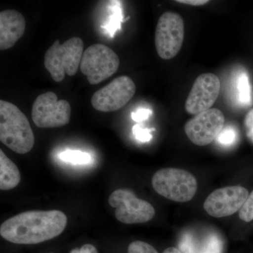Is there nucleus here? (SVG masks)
I'll return each mask as SVG.
<instances>
[{
    "label": "nucleus",
    "instance_id": "obj_13",
    "mask_svg": "<svg viewBox=\"0 0 253 253\" xmlns=\"http://www.w3.org/2000/svg\"><path fill=\"white\" fill-rule=\"evenodd\" d=\"M26 19L21 13L6 9L0 13V49L7 50L14 46L23 36Z\"/></svg>",
    "mask_w": 253,
    "mask_h": 253
},
{
    "label": "nucleus",
    "instance_id": "obj_27",
    "mask_svg": "<svg viewBox=\"0 0 253 253\" xmlns=\"http://www.w3.org/2000/svg\"><path fill=\"white\" fill-rule=\"evenodd\" d=\"M176 1L180 4H189L191 6H202L209 2L208 0H176Z\"/></svg>",
    "mask_w": 253,
    "mask_h": 253
},
{
    "label": "nucleus",
    "instance_id": "obj_20",
    "mask_svg": "<svg viewBox=\"0 0 253 253\" xmlns=\"http://www.w3.org/2000/svg\"><path fill=\"white\" fill-rule=\"evenodd\" d=\"M198 247L199 246L191 234H184L179 244V250L181 253H196Z\"/></svg>",
    "mask_w": 253,
    "mask_h": 253
},
{
    "label": "nucleus",
    "instance_id": "obj_5",
    "mask_svg": "<svg viewBox=\"0 0 253 253\" xmlns=\"http://www.w3.org/2000/svg\"><path fill=\"white\" fill-rule=\"evenodd\" d=\"M119 66V57L112 49L103 44H94L83 53L80 67L89 84H96L115 74Z\"/></svg>",
    "mask_w": 253,
    "mask_h": 253
},
{
    "label": "nucleus",
    "instance_id": "obj_19",
    "mask_svg": "<svg viewBox=\"0 0 253 253\" xmlns=\"http://www.w3.org/2000/svg\"><path fill=\"white\" fill-rule=\"evenodd\" d=\"M237 133L235 128L231 126H226L223 128L220 134L217 137L218 144L224 146H231L235 143Z\"/></svg>",
    "mask_w": 253,
    "mask_h": 253
},
{
    "label": "nucleus",
    "instance_id": "obj_23",
    "mask_svg": "<svg viewBox=\"0 0 253 253\" xmlns=\"http://www.w3.org/2000/svg\"><path fill=\"white\" fill-rule=\"evenodd\" d=\"M156 131V129H147V128H143L140 125H135L132 128V132L134 137L138 141L141 142H148L152 139L153 136L151 134L152 131Z\"/></svg>",
    "mask_w": 253,
    "mask_h": 253
},
{
    "label": "nucleus",
    "instance_id": "obj_1",
    "mask_svg": "<svg viewBox=\"0 0 253 253\" xmlns=\"http://www.w3.org/2000/svg\"><path fill=\"white\" fill-rule=\"evenodd\" d=\"M66 224L67 217L61 211H28L4 221L0 234L13 244H38L59 236Z\"/></svg>",
    "mask_w": 253,
    "mask_h": 253
},
{
    "label": "nucleus",
    "instance_id": "obj_3",
    "mask_svg": "<svg viewBox=\"0 0 253 253\" xmlns=\"http://www.w3.org/2000/svg\"><path fill=\"white\" fill-rule=\"evenodd\" d=\"M84 44L81 38L73 37L60 44L56 41L46 50L44 65L55 82H61L65 76H73L81 66Z\"/></svg>",
    "mask_w": 253,
    "mask_h": 253
},
{
    "label": "nucleus",
    "instance_id": "obj_11",
    "mask_svg": "<svg viewBox=\"0 0 253 253\" xmlns=\"http://www.w3.org/2000/svg\"><path fill=\"white\" fill-rule=\"evenodd\" d=\"M249 196V191L243 186L221 188L208 196L204 202V210L213 217H228L241 210Z\"/></svg>",
    "mask_w": 253,
    "mask_h": 253
},
{
    "label": "nucleus",
    "instance_id": "obj_12",
    "mask_svg": "<svg viewBox=\"0 0 253 253\" xmlns=\"http://www.w3.org/2000/svg\"><path fill=\"white\" fill-rule=\"evenodd\" d=\"M221 83L213 73H204L196 78L185 102L186 112L199 114L211 109L217 101Z\"/></svg>",
    "mask_w": 253,
    "mask_h": 253
},
{
    "label": "nucleus",
    "instance_id": "obj_28",
    "mask_svg": "<svg viewBox=\"0 0 253 253\" xmlns=\"http://www.w3.org/2000/svg\"><path fill=\"white\" fill-rule=\"evenodd\" d=\"M163 253H181V252L179 249H176V248L170 247L165 250Z\"/></svg>",
    "mask_w": 253,
    "mask_h": 253
},
{
    "label": "nucleus",
    "instance_id": "obj_7",
    "mask_svg": "<svg viewBox=\"0 0 253 253\" xmlns=\"http://www.w3.org/2000/svg\"><path fill=\"white\" fill-rule=\"evenodd\" d=\"M32 119L40 128L60 127L71 120V104L66 100H58L51 91L39 95L32 107Z\"/></svg>",
    "mask_w": 253,
    "mask_h": 253
},
{
    "label": "nucleus",
    "instance_id": "obj_6",
    "mask_svg": "<svg viewBox=\"0 0 253 253\" xmlns=\"http://www.w3.org/2000/svg\"><path fill=\"white\" fill-rule=\"evenodd\" d=\"M184 39V22L177 13L167 11L158 19L155 45L158 56L162 59L175 57L182 46Z\"/></svg>",
    "mask_w": 253,
    "mask_h": 253
},
{
    "label": "nucleus",
    "instance_id": "obj_8",
    "mask_svg": "<svg viewBox=\"0 0 253 253\" xmlns=\"http://www.w3.org/2000/svg\"><path fill=\"white\" fill-rule=\"evenodd\" d=\"M110 206L116 208V219L124 224H141L152 219L156 214L154 208L144 200L138 199L129 189L113 191L109 199Z\"/></svg>",
    "mask_w": 253,
    "mask_h": 253
},
{
    "label": "nucleus",
    "instance_id": "obj_21",
    "mask_svg": "<svg viewBox=\"0 0 253 253\" xmlns=\"http://www.w3.org/2000/svg\"><path fill=\"white\" fill-rule=\"evenodd\" d=\"M239 217L245 222L253 220V191L239 211Z\"/></svg>",
    "mask_w": 253,
    "mask_h": 253
},
{
    "label": "nucleus",
    "instance_id": "obj_25",
    "mask_svg": "<svg viewBox=\"0 0 253 253\" xmlns=\"http://www.w3.org/2000/svg\"><path fill=\"white\" fill-rule=\"evenodd\" d=\"M152 115V111L147 109H140L131 113V118L135 122H142L146 121Z\"/></svg>",
    "mask_w": 253,
    "mask_h": 253
},
{
    "label": "nucleus",
    "instance_id": "obj_14",
    "mask_svg": "<svg viewBox=\"0 0 253 253\" xmlns=\"http://www.w3.org/2000/svg\"><path fill=\"white\" fill-rule=\"evenodd\" d=\"M21 181L17 166L0 151V189L3 191L14 189Z\"/></svg>",
    "mask_w": 253,
    "mask_h": 253
},
{
    "label": "nucleus",
    "instance_id": "obj_4",
    "mask_svg": "<svg viewBox=\"0 0 253 253\" xmlns=\"http://www.w3.org/2000/svg\"><path fill=\"white\" fill-rule=\"evenodd\" d=\"M152 185L163 197L179 203L191 201L198 189L196 177L191 172L177 168L157 171L153 176Z\"/></svg>",
    "mask_w": 253,
    "mask_h": 253
},
{
    "label": "nucleus",
    "instance_id": "obj_18",
    "mask_svg": "<svg viewBox=\"0 0 253 253\" xmlns=\"http://www.w3.org/2000/svg\"><path fill=\"white\" fill-rule=\"evenodd\" d=\"M223 243L216 234H211L205 239L202 245L198 247L196 253H222Z\"/></svg>",
    "mask_w": 253,
    "mask_h": 253
},
{
    "label": "nucleus",
    "instance_id": "obj_2",
    "mask_svg": "<svg viewBox=\"0 0 253 253\" xmlns=\"http://www.w3.org/2000/svg\"><path fill=\"white\" fill-rule=\"evenodd\" d=\"M0 141L18 154L30 152L35 136L27 117L16 105L0 101Z\"/></svg>",
    "mask_w": 253,
    "mask_h": 253
},
{
    "label": "nucleus",
    "instance_id": "obj_17",
    "mask_svg": "<svg viewBox=\"0 0 253 253\" xmlns=\"http://www.w3.org/2000/svg\"><path fill=\"white\" fill-rule=\"evenodd\" d=\"M59 157L64 162L72 164L84 165L91 162V157L87 153L74 150H66L60 153Z\"/></svg>",
    "mask_w": 253,
    "mask_h": 253
},
{
    "label": "nucleus",
    "instance_id": "obj_15",
    "mask_svg": "<svg viewBox=\"0 0 253 253\" xmlns=\"http://www.w3.org/2000/svg\"><path fill=\"white\" fill-rule=\"evenodd\" d=\"M238 99L243 106H250L252 104V88L249 75L246 72H242L239 75L236 83Z\"/></svg>",
    "mask_w": 253,
    "mask_h": 253
},
{
    "label": "nucleus",
    "instance_id": "obj_16",
    "mask_svg": "<svg viewBox=\"0 0 253 253\" xmlns=\"http://www.w3.org/2000/svg\"><path fill=\"white\" fill-rule=\"evenodd\" d=\"M112 14L109 16V19L105 23L104 26L106 32L109 33L111 38L114 37L116 31L121 29V23L127 21V18L124 19L122 13V8L121 6V1H113V6L111 7Z\"/></svg>",
    "mask_w": 253,
    "mask_h": 253
},
{
    "label": "nucleus",
    "instance_id": "obj_26",
    "mask_svg": "<svg viewBox=\"0 0 253 253\" xmlns=\"http://www.w3.org/2000/svg\"><path fill=\"white\" fill-rule=\"evenodd\" d=\"M70 253H98L97 250L91 244H86L81 249H73Z\"/></svg>",
    "mask_w": 253,
    "mask_h": 253
},
{
    "label": "nucleus",
    "instance_id": "obj_10",
    "mask_svg": "<svg viewBox=\"0 0 253 253\" xmlns=\"http://www.w3.org/2000/svg\"><path fill=\"white\" fill-rule=\"evenodd\" d=\"M224 114L220 110L211 109L196 115L184 126V131L193 144L205 146L217 139L224 127Z\"/></svg>",
    "mask_w": 253,
    "mask_h": 253
},
{
    "label": "nucleus",
    "instance_id": "obj_24",
    "mask_svg": "<svg viewBox=\"0 0 253 253\" xmlns=\"http://www.w3.org/2000/svg\"><path fill=\"white\" fill-rule=\"evenodd\" d=\"M244 129L248 139L253 144V109L250 110L245 117Z\"/></svg>",
    "mask_w": 253,
    "mask_h": 253
},
{
    "label": "nucleus",
    "instance_id": "obj_22",
    "mask_svg": "<svg viewBox=\"0 0 253 253\" xmlns=\"http://www.w3.org/2000/svg\"><path fill=\"white\" fill-rule=\"evenodd\" d=\"M128 253H158L151 245L141 241H136L129 244Z\"/></svg>",
    "mask_w": 253,
    "mask_h": 253
},
{
    "label": "nucleus",
    "instance_id": "obj_9",
    "mask_svg": "<svg viewBox=\"0 0 253 253\" xmlns=\"http://www.w3.org/2000/svg\"><path fill=\"white\" fill-rule=\"evenodd\" d=\"M135 92L132 80L128 76H119L93 94L91 105L101 112H113L126 106Z\"/></svg>",
    "mask_w": 253,
    "mask_h": 253
}]
</instances>
